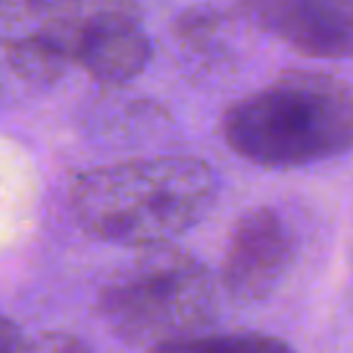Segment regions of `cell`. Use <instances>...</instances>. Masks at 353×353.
I'll return each instance as SVG.
<instances>
[{"mask_svg":"<svg viewBox=\"0 0 353 353\" xmlns=\"http://www.w3.org/2000/svg\"><path fill=\"white\" fill-rule=\"evenodd\" d=\"M19 345H22L19 328L14 325V320L0 314V353H19Z\"/></svg>","mask_w":353,"mask_h":353,"instance_id":"cell-9","label":"cell"},{"mask_svg":"<svg viewBox=\"0 0 353 353\" xmlns=\"http://www.w3.org/2000/svg\"><path fill=\"white\" fill-rule=\"evenodd\" d=\"M245 14L312 58H353V0H243Z\"/></svg>","mask_w":353,"mask_h":353,"instance_id":"cell-6","label":"cell"},{"mask_svg":"<svg viewBox=\"0 0 353 353\" xmlns=\"http://www.w3.org/2000/svg\"><path fill=\"white\" fill-rule=\"evenodd\" d=\"M19 353H91L77 336L63 331H47L19 345Z\"/></svg>","mask_w":353,"mask_h":353,"instance_id":"cell-8","label":"cell"},{"mask_svg":"<svg viewBox=\"0 0 353 353\" xmlns=\"http://www.w3.org/2000/svg\"><path fill=\"white\" fill-rule=\"evenodd\" d=\"M36 36L61 66L74 63L102 83L138 77L152 55V44L141 22L119 8L85 14L66 11L36 30Z\"/></svg>","mask_w":353,"mask_h":353,"instance_id":"cell-4","label":"cell"},{"mask_svg":"<svg viewBox=\"0 0 353 353\" xmlns=\"http://www.w3.org/2000/svg\"><path fill=\"white\" fill-rule=\"evenodd\" d=\"M226 146L262 168H298L353 152V88L320 72H290L234 102Z\"/></svg>","mask_w":353,"mask_h":353,"instance_id":"cell-2","label":"cell"},{"mask_svg":"<svg viewBox=\"0 0 353 353\" xmlns=\"http://www.w3.org/2000/svg\"><path fill=\"white\" fill-rule=\"evenodd\" d=\"M3 6H6V0H0V8H3Z\"/></svg>","mask_w":353,"mask_h":353,"instance_id":"cell-10","label":"cell"},{"mask_svg":"<svg viewBox=\"0 0 353 353\" xmlns=\"http://www.w3.org/2000/svg\"><path fill=\"white\" fill-rule=\"evenodd\" d=\"M292 254L295 243L284 218L270 207L248 210L232 226L221 265V284L234 301H262L287 276Z\"/></svg>","mask_w":353,"mask_h":353,"instance_id":"cell-5","label":"cell"},{"mask_svg":"<svg viewBox=\"0 0 353 353\" xmlns=\"http://www.w3.org/2000/svg\"><path fill=\"white\" fill-rule=\"evenodd\" d=\"M215 174L199 157L165 154L85 171L69 190L74 221L119 245H163L204 218Z\"/></svg>","mask_w":353,"mask_h":353,"instance_id":"cell-1","label":"cell"},{"mask_svg":"<svg viewBox=\"0 0 353 353\" xmlns=\"http://www.w3.org/2000/svg\"><path fill=\"white\" fill-rule=\"evenodd\" d=\"M152 353H295L284 339L259 334V331H237V334H196Z\"/></svg>","mask_w":353,"mask_h":353,"instance_id":"cell-7","label":"cell"},{"mask_svg":"<svg viewBox=\"0 0 353 353\" xmlns=\"http://www.w3.org/2000/svg\"><path fill=\"white\" fill-rule=\"evenodd\" d=\"M215 281L171 243L146 245L99 292L108 328L138 347H163L201 334L215 317Z\"/></svg>","mask_w":353,"mask_h":353,"instance_id":"cell-3","label":"cell"}]
</instances>
